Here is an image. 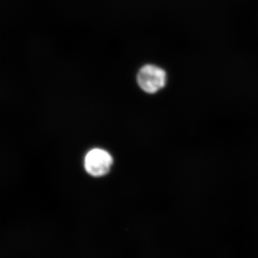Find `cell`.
Wrapping results in <instances>:
<instances>
[{"label": "cell", "instance_id": "6da1fadb", "mask_svg": "<svg viewBox=\"0 0 258 258\" xmlns=\"http://www.w3.org/2000/svg\"><path fill=\"white\" fill-rule=\"evenodd\" d=\"M137 83L144 92L155 93L165 86L166 73L155 64H145L137 74Z\"/></svg>", "mask_w": 258, "mask_h": 258}, {"label": "cell", "instance_id": "7a4b0ae2", "mask_svg": "<svg viewBox=\"0 0 258 258\" xmlns=\"http://www.w3.org/2000/svg\"><path fill=\"white\" fill-rule=\"evenodd\" d=\"M112 164L113 159L111 154L103 149H92L85 158V169L88 174L93 176L106 175L110 171Z\"/></svg>", "mask_w": 258, "mask_h": 258}]
</instances>
